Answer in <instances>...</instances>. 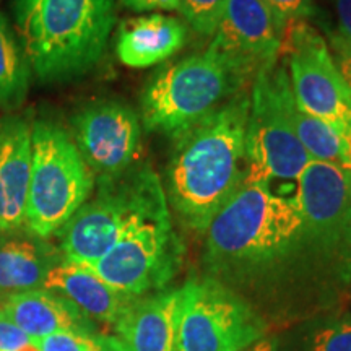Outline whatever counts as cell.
<instances>
[{"mask_svg": "<svg viewBox=\"0 0 351 351\" xmlns=\"http://www.w3.org/2000/svg\"><path fill=\"white\" fill-rule=\"evenodd\" d=\"M249 90L173 137L166 199L191 230L205 232L247 176Z\"/></svg>", "mask_w": 351, "mask_h": 351, "instance_id": "cell-1", "label": "cell"}, {"mask_svg": "<svg viewBox=\"0 0 351 351\" xmlns=\"http://www.w3.org/2000/svg\"><path fill=\"white\" fill-rule=\"evenodd\" d=\"M117 0H13L15 33L32 73L70 82L99 62L116 23Z\"/></svg>", "mask_w": 351, "mask_h": 351, "instance_id": "cell-2", "label": "cell"}, {"mask_svg": "<svg viewBox=\"0 0 351 351\" xmlns=\"http://www.w3.org/2000/svg\"><path fill=\"white\" fill-rule=\"evenodd\" d=\"M302 238L304 219L295 197L244 181L205 231V261L215 270L252 269L288 254Z\"/></svg>", "mask_w": 351, "mask_h": 351, "instance_id": "cell-3", "label": "cell"}, {"mask_svg": "<svg viewBox=\"0 0 351 351\" xmlns=\"http://www.w3.org/2000/svg\"><path fill=\"white\" fill-rule=\"evenodd\" d=\"M252 73L213 41L205 51L155 72L142 93V121L171 138L245 90Z\"/></svg>", "mask_w": 351, "mask_h": 351, "instance_id": "cell-4", "label": "cell"}, {"mask_svg": "<svg viewBox=\"0 0 351 351\" xmlns=\"http://www.w3.org/2000/svg\"><path fill=\"white\" fill-rule=\"evenodd\" d=\"M168 205L160 178L150 166L99 179L98 191L57 231L59 251L69 262L93 265L137 219Z\"/></svg>", "mask_w": 351, "mask_h": 351, "instance_id": "cell-5", "label": "cell"}, {"mask_svg": "<svg viewBox=\"0 0 351 351\" xmlns=\"http://www.w3.org/2000/svg\"><path fill=\"white\" fill-rule=\"evenodd\" d=\"M93 186V173L69 132L49 121L34 122L26 228L49 239L90 199Z\"/></svg>", "mask_w": 351, "mask_h": 351, "instance_id": "cell-6", "label": "cell"}, {"mask_svg": "<svg viewBox=\"0 0 351 351\" xmlns=\"http://www.w3.org/2000/svg\"><path fill=\"white\" fill-rule=\"evenodd\" d=\"M178 291L176 351H243L263 339V320L217 280H192Z\"/></svg>", "mask_w": 351, "mask_h": 351, "instance_id": "cell-7", "label": "cell"}, {"mask_svg": "<svg viewBox=\"0 0 351 351\" xmlns=\"http://www.w3.org/2000/svg\"><path fill=\"white\" fill-rule=\"evenodd\" d=\"M181 257L182 244L165 205L137 219L90 269L117 291L142 298L163 291L181 265Z\"/></svg>", "mask_w": 351, "mask_h": 351, "instance_id": "cell-8", "label": "cell"}, {"mask_svg": "<svg viewBox=\"0 0 351 351\" xmlns=\"http://www.w3.org/2000/svg\"><path fill=\"white\" fill-rule=\"evenodd\" d=\"M276 64V62H275ZM275 64L256 73L249 91L251 106L245 130V181H298L313 161L285 116L275 85Z\"/></svg>", "mask_w": 351, "mask_h": 351, "instance_id": "cell-9", "label": "cell"}, {"mask_svg": "<svg viewBox=\"0 0 351 351\" xmlns=\"http://www.w3.org/2000/svg\"><path fill=\"white\" fill-rule=\"evenodd\" d=\"M295 199L306 241L351 280V171L313 160L298 178Z\"/></svg>", "mask_w": 351, "mask_h": 351, "instance_id": "cell-10", "label": "cell"}, {"mask_svg": "<svg viewBox=\"0 0 351 351\" xmlns=\"http://www.w3.org/2000/svg\"><path fill=\"white\" fill-rule=\"evenodd\" d=\"M285 46L298 104L351 142V95L333 64L326 38L304 20L288 26Z\"/></svg>", "mask_w": 351, "mask_h": 351, "instance_id": "cell-11", "label": "cell"}, {"mask_svg": "<svg viewBox=\"0 0 351 351\" xmlns=\"http://www.w3.org/2000/svg\"><path fill=\"white\" fill-rule=\"evenodd\" d=\"M137 112L121 101H98L72 119L73 142L91 173L111 179L132 168L142 127Z\"/></svg>", "mask_w": 351, "mask_h": 351, "instance_id": "cell-12", "label": "cell"}, {"mask_svg": "<svg viewBox=\"0 0 351 351\" xmlns=\"http://www.w3.org/2000/svg\"><path fill=\"white\" fill-rule=\"evenodd\" d=\"M283 38L285 32L262 0H228L212 41L256 77L278 60Z\"/></svg>", "mask_w": 351, "mask_h": 351, "instance_id": "cell-13", "label": "cell"}, {"mask_svg": "<svg viewBox=\"0 0 351 351\" xmlns=\"http://www.w3.org/2000/svg\"><path fill=\"white\" fill-rule=\"evenodd\" d=\"M32 132L28 117H0V231L26 226L32 181Z\"/></svg>", "mask_w": 351, "mask_h": 351, "instance_id": "cell-14", "label": "cell"}, {"mask_svg": "<svg viewBox=\"0 0 351 351\" xmlns=\"http://www.w3.org/2000/svg\"><path fill=\"white\" fill-rule=\"evenodd\" d=\"M178 289L137 298L114 324L116 351H176Z\"/></svg>", "mask_w": 351, "mask_h": 351, "instance_id": "cell-15", "label": "cell"}, {"mask_svg": "<svg viewBox=\"0 0 351 351\" xmlns=\"http://www.w3.org/2000/svg\"><path fill=\"white\" fill-rule=\"evenodd\" d=\"M43 288L72 302L91 322L114 326L137 298L117 291L90 267L62 258L52 267Z\"/></svg>", "mask_w": 351, "mask_h": 351, "instance_id": "cell-16", "label": "cell"}, {"mask_svg": "<svg viewBox=\"0 0 351 351\" xmlns=\"http://www.w3.org/2000/svg\"><path fill=\"white\" fill-rule=\"evenodd\" d=\"M59 247L28 228L0 231V301L43 288L52 267L62 261Z\"/></svg>", "mask_w": 351, "mask_h": 351, "instance_id": "cell-17", "label": "cell"}, {"mask_svg": "<svg viewBox=\"0 0 351 351\" xmlns=\"http://www.w3.org/2000/svg\"><path fill=\"white\" fill-rule=\"evenodd\" d=\"M187 33L181 20L161 13L130 19L119 26L116 54L127 67H152L181 51Z\"/></svg>", "mask_w": 351, "mask_h": 351, "instance_id": "cell-18", "label": "cell"}, {"mask_svg": "<svg viewBox=\"0 0 351 351\" xmlns=\"http://www.w3.org/2000/svg\"><path fill=\"white\" fill-rule=\"evenodd\" d=\"M0 309L33 341L64 330L96 333V326L85 314L46 288L19 293L8 298Z\"/></svg>", "mask_w": 351, "mask_h": 351, "instance_id": "cell-19", "label": "cell"}, {"mask_svg": "<svg viewBox=\"0 0 351 351\" xmlns=\"http://www.w3.org/2000/svg\"><path fill=\"white\" fill-rule=\"evenodd\" d=\"M275 85L285 116L296 138L313 160L324 161L351 171V142L317 117L306 112L295 98L289 83L287 65L275 64Z\"/></svg>", "mask_w": 351, "mask_h": 351, "instance_id": "cell-20", "label": "cell"}, {"mask_svg": "<svg viewBox=\"0 0 351 351\" xmlns=\"http://www.w3.org/2000/svg\"><path fill=\"white\" fill-rule=\"evenodd\" d=\"M32 75L15 29L0 13V111H13L25 103Z\"/></svg>", "mask_w": 351, "mask_h": 351, "instance_id": "cell-21", "label": "cell"}, {"mask_svg": "<svg viewBox=\"0 0 351 351\" xmlns=\"http://www.w3.org/2000/svg\"><path fill=\"white\" fill-rule=\"evenodd\" d=\"M34 343L39 351H116L112 337L77 330L56 332Z\"/></svg>", "mask_w": 351, "mask_h": 351, "instance_id": "cell-22", "label": "cell"}, {"mask_svg": "<svg viewBox=\"0 0 351 351\" xmlns=\"http://www.w3.org/2000/svg\"><path fill=\"white\" fill-rule=\"evenodd\" d=\"M228 0H181L179 12L187 25L202 36H213L225 15Z\"/></svg>", "mask_w": 351, "mask_h": 351, "instance_id": "cell-23", "label": "cell"}, {"mask_svg": "<svg viewBox=\"0 0 351 351\" xmlns=\"http://www.w3.org/2000/svg\"><path fill=\"white\" fill-rule=\"evenodd\" d=\"M309 351H351V319L319 328L311 339Z\"/></svg>", "mask_w": 351, "mask_h": 351, "instance_id": "cell-24", "label": "cell"}, {"mask_svg": "<svg viewBox=\"0 0 351 351\" xmlns=\"http://www.w3.org/2000/svg\"><path fill=\"white\" fill-rule=\"evenodd\" d=\"M270 12L274 13L276 23L283 32L289 25L304 21L314 13L313 0H262Z\"/></svg>", "mask_w": 351, "mask_h": 351, "instance_id": "cell-25", "label": "cell"}, {"mask_svg": "<svg viewBox=\"0 0 351 351\" xmlns=\"http://www.w3.org/2000/svg\"><path fill=\"white\" fill-rule=\"evenodd\" d=\"M327 46L328 51H330L333 64H335L341 80H343L345 86L348 88L351 95V41H346V39L330 33L328 34Z\"/></svg>", "mask_w": 351, "mask_h": 351, "instance_id": "cell-26", "label": "cell"}, {"mask_svg": "<svg viewBox=\"0 0 351 351\" xmlns=\"http://www.w3.org/2000/svg\"><path fill=\"white\" fill-rule=\"evenodd\" d=\"M32 341L33 340L0 309V351H16Z\"/></svg>", "mask_w": 351, "mask_h": 351, "instance_id": "cell-27", "label": "cell"}, {"mask_svg": "<svg viewBox=\"0 0 351 351\" xmlns=\"http://www.w3.org/2000/svg\"><path fill=\"white\" fill-rule=\"evenodd\" d=\"M335 29L333 34L351 41V0H332Z\"/></svg>", "mask_w": 351, "mask_h": 351, "instance_id": "cell-28", "label": "cell"}, {"mask_svg": "<svg viewBox=\"0 0 351 351\" xmlns=\"http://www.w3.org/2000/svg\"><path fill=\"white\" fill-rule=\"evenodd\" d=\"M121 3L134 12H174L181 7V0H121Z\"/></svg>", "mask_w": 351, "mask_h": 351, "instance_id": "cell-29", "label": "cell"}, {"mask_svg": "<svg viewBox=\"0 0 351 351\" xmlns=\"http://www.w3.org/2000/svg\"><path fill=\"white\" fill-rule=\"evenodd\" d=\"M243 351H275V341L270 339H261L252 346H249V348Z\"/></svg>", "mask_w": 351, "mask_h": 351, "instance_id": "cell-30", "label": "cell"}, {"mask_svg": "<svg viewBox=\"0 0 351 351\" xmlns=\"http://www.w3.org/2000/svg\"><path fill=\"white\" fill-rule=\"evenodd\" d=\"M16 351H39V348H38V345L34 343V341H32V343H28V345L21 346V348H20V350H16Z\"/></svg>", "mask_w": 351, "mask_h": 351, "instance_id": "cell-31", "label": "cell"}]
</instances>
